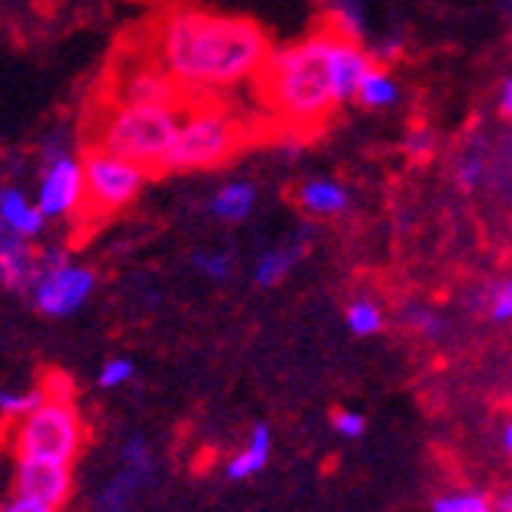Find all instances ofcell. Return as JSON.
Instances as JSON below:
<instances>
[{
    "mask_svg": "<svg viewBox=\"0 0 512 512\" xmlns=\"http://www.w3.org/2000/svg\"><path fill=\"white\" fill-rule=\"evenodd\" d=\"M144 54L188 97H219L260 75L272 41L247 16L172 7L147 32Z\"/></svg>",
    "mask_w": 512,
    "mask_h": 512,
    "instance_id": "cell-1",
    "label": "cell"
},
{
    "mask_svg": "<svg viewBox=\"0 0 512 512\" xmlns=\"http://www.w3.org/2000/svg\"><path fill=\"white\" fill-rule=\"evenodd\" d=\"M335 38L338 25H331L269 54L256 75V85H260L263 104H269L278 119L294 128H313L341 107L335 82Z\"/></svg>",
    "mask_w": 512,
    "mask_h": 512,
    "instance_id": "cell-2",
    "label": "cell"
},
{
    "mask_svg": "<svg viewBox=\"0 0 512 512\" xmlns=\"http://www.w3.org/2000/svg\"><path fill=\"white\" fill-rule=\"evenodd\" d=\"M188 100L185 104H135V100L104 94V104H97L88 122L85 144L135 163L147 175H163L166 153L175 141Z\"/></svg>",
    "mask_w": 512,
    "mask_h": 512,
    "instance_id": "cell-3",
    "label": "cell"
},
{
    "mask_svg": "<svg viewBox=\"0 0 512 512\" xmlns=\"http://www.w3.org/2000/svg\"><path fill=\"white\" fill-rule=\"evenodd\" d=\"M60 375L44 381V400L16 422L4 425V441L13 459H41V463L72 466L85 447V416L72 391L57 388Z\"/></svg>",
    "mask_w": 512,
    "mask_h": 512,
    "instance_id": "cell-4",
    "label": "cell"
},
{
    "mask_svg": "<svg viewBox=\"0 0 512 512\" xmlns=\"http://www.w3.org/2000/svg\"><path fill=\"white\" fill-rule=\"evenodd\" d=\"M244 144V122L216 97H191L166 153L163 175L219 169Z\"/></svg>",
    "mask_w": 512,
    "mask_h": 512,
    "instance_id": "cell-5",
    "label": "cell"
},
{
    "mask_svg": "<svg viewBox=\"0 0 512 512\" xmlns=\"http://www.w3.org/2000/svg\"><path fill=\"white\" fill-rule=\"evenodd\" d=\"M147 172L113 153L85 144L82 147V210L79 216L107 219L141 194Z\"/></svg>",
    "mask_w": 512,
    "mask_h": 512,
    "instance_id": "cell-6",
    "label": "cell"
},
{
    "mask_svg": "<svg viewBox=\"0 0 512 512\" xmlns=\"http://www.w3.org/2000/svg\"><path fill=\"white\" fill-rule=\"evenodd\" d=\"M97 288V275L88 266L69 263L57 250H41V269L32 281V303L41 316L66 319L79 313Z\"/></svg>",
    "mask_w": 512,
    "mask_h": 512,
    "instance_id": "cell-7",
    "label": "cell"
},
{
    "mask_svg": "<svg viewBox=\"0 0 512 512\" xmlns=\"http://www.w3.org/2000/svg\"><path fill=\"white\" fill-rule=\"evenodd\" d=\"M35 203L44 219H72L82 210V157H75L63 138H54L44 150Z\"/></svg>",
    "mask_w": 512,
    "mask_h": 512,
    "instance_id": "cell-8",
    "label": "cell"
},
{
    "mask_svg": "<svg viewBox=\"0 0 512 512\" xmlns=\"http://www.w3.org/2000/svg\"><path fill=\"white\" fill-rule=\"evenodd\" d=\"M153 469H157V459H153L150 444L141 434L128 438L122 444V459H119L116 475L107 481V488L94 500V512H138V497L153 481Z\"/></svg>",
    "mask_w": 512,
    "mask_h": 512,
    "instance_id": "cell-9",
    "label": "cell"
},
{
    "mask_svg": "<svg viewBox=\"0 0 512 512\" xmlns=\"http://www.w3.org/2000/svg\"><path fill=\"white\" fill-rule=\"evenodd\" d=\"M13 494L41 500L54 509H63L72 497V466L41 463V459H16Z\"/></svg>",
    "mask_w": 512,
    "mask_h": 512,
    "instance_id": "cell-10",
    "label": "cell"
},
{
    "mask_svg": "<svg viewBox=\"0 0 512 512\" xmlns=\"http://www.w3.org/2000/svg\"><path fill=\"white\" fill-rule=\"evenodd\" d=\"M41 269V250H35L25 238H16L0 225V288L22 294L32 288Z\"/></svg>",
    "mask_w": 512,
    "mask_h": 512,
    "instance_id": "cell-11",
    "label": "cell"
},
{
    "mask_svg": "<svg viewBox=\"0 0 512 512\" xmlns=\"http://www.w3.org/2000/svg\"><path fill=\"white\" fill-rule=\"evenodd\" d=\"M294 200L306 216L331 219V216H341L350 207V191L341 182H335V178L316 175L297 185Z\"/></svg>",
    "mask_w": 512,
    "mask_h": 512,
    "instance_id": "cell-12",
    "label": "cell"
},
{
    "mask_svg": "<svg viewBox=\"0 0 512 512\" xmlns=\"http://www.w3.org/2000/svg\"><path fill=\"white\" fill-rule=\"evenodd\" d=\"M44 213L38 203L16 185H0V225L13 232L16 238L32 241L44 232Z\"/></svg>",
    "mask_w": 512,
    "mask_h": 512,
    "instance_id": "cell-13",
    "label": "cell"
},
{
    "mask_svg": "<svg viewBox=\"0 0 512 512\" xmlns=\"http://www.w3.org/2000/svg\"><path fill=\"white\" fill-rule=\"evenodd\" d=\"M303 253H306V238H291L285 244H275V247L263 250L253 263V281L260 288L281 285V281L294 272V266L303 260Z\"/></svg>",
    "mask_w": 512,
    "mask_h": 512,
    "instance_id": "cell-14",
    "label": "cell"
},
{
    "mask_svg": "<svg viewBox=\"0 0 512 512\" xmlns=\"http://www.w3.org/2000/svg\"><path fill=\"white\" fill-rule=\"evenodd\" d=\"M269 456H272V428L266 422H260V425H253L244 450L238 456H232V463L225 466V475L232 481H247L266 469Z\"/></svg>",
    "mask_w": 512,
    "mask_h": 512,
    "instance_id": "cell-15",
    "label": "cell"
},
{
    "mask_svg": "<svg viewBox=\"0 0 512 512\" xmlns=\"http://www.w3.org/2000/svg\"><path fill=\"white\" fill-rule=\"evenodd\" d=\"M256 207V188L250 182H225L213 197H210V213L219 222H244Z\"/></svg>",
    "mask_w": 512,
    "mask_h": 512,
    "instance_id": "cell-16",
    "label": "cell"
},
{
    "mask_svg": "<svg viewBox=\"0 0 512 512\" xmlns=\"http://www.w3.org/2000/svg\"><path fill=\"white\" fill-rule=\"evenodd\" d=\"M353 100H360L366 110H388V107H394L397 100H400L397 79L384 66L372 63L369 72L360 79V85H356V97Z\"/></svg>",
    "mask_w": 512,
    "mask_h": 512,
    "instance_id": "cell-17",
    "label": "cell"
},
{
    "mask_svg": "<svg viewBox=\"0 0 512 512\" xmlns=\"http://www.w3.org/2000/svg\"><path fill=\"white\" fill-rule=\"evenodd\" d=\"M344 322H347V328L353 331L356 338H372L384 328V310L372 297H356V300L347 303Z\"/></svg>",
    "mask_w": 512,
    "mask_h": 512,
    "instance_id": "cell-18",
    "label": "cell"
},
{
    "mask_svg": "<svg viewBox=\"0 0 512 512\" xmlns=\"http://www.w3.org/2000/svg\"><path fill=\"white\" fill-rule=\"evenodd\" d=\"M44 400V384L38 388H4L0 391V422H16L22 419L25 413H32V409Z\"/></svg>",
    "mask_w": 512,
    "mask_h": 512,
    "instance_id": "cell-19",
    "label": "cell"
},
{
    "mask_svg": "<svg viewBox=\"0 0 512 512\" xmlns=\"http://www.w3.org/2000/svg\"><path fill=\"white\" fill-rule=\"evenodd\" d=\"M191 263L203 278H210V281H225L235 272V260L228 250H197Z\"/></svg>",
    "mask_w": 512,
    "mask_h": 512,
    "instance_id": "cell-20",
    "label": "cell"
},
{
    "mask_svg": "<svg viewBox=\"0 0 512 512\" xmlns=\"http://www.w3.org/2000/svg\"><path fill=\"white\" fill-rule=\"evenodd\" d=\"M338 16V29L350 38L360 41L363 38V25H366V0H331Z\"/></svg>",
    "mask_w": 512,
    "mask_h": 512,
    "instance_id": "cell-21",
    "label": "cell"
},
{
    "mask_svg": "<svg viewBox=\"0 0 512 512\" xmlns=\"http://www.w3.org/2000/svg\"><path fill=\"white\" fill-rule=\"evenodd\" d=\"M484 310L494 322H512V278H503L484 291Z\"/></svg>",
    "mask_w": 512,
    "mask_h": 512,
    "instance_id": "cell-22",
    "label": "cell"
},
{
    "mask_svg": "<svg viewBox=\"0 0 512 512\" xmlns=\"http://www.w3.org/2000/svg\"><path fill=\"white\" fill-rule=\"evenodd\" d=\"M431 512H494V503L481 494H447L431 503Z\"/></svg>",
    "mask_w": 512,
    "mask_h": 512,
    "instance_id": "cell-23",
    "label": "cell"
},
{
    "mask_svg": "<svg viewBox=\"0 0 512 512\" xmlns=\"http://www.w3.org/2000/svg\"><path fill=\"white\" fill-rule=\"evenodd\" d=\"M484 175H488V163H484L478 150H469L466 157L456 163V185L463 191H475L484 182Z\"/></svg>",
    "mask_w": 512,
    "mask_h": 512,
    "instance_id": "cell-24",
    "label": "cell"
},
{
    "mask_svg": "<svg viewBox=\"0 0 512 512\" xmlns=\"http://www.w3.org/2000/svg\"><path fill=\"white\" fill-rule=\"evenodd\" d=\"M132 378H135V363L128 360V356H113V360H107L104 369H100L97 384H100V388H107V391H116Z\"/></svg>",
    "mask_w": 512,
    "mask_h": 512,
    "instance_id": "cell-25",
    "label": "cell"
},
{
    "mask_svg": "<svg viewBox=\"0 0 512 512\" xmlns=\"http://www.w3.org/2000/svg\"><path fill=\"white\" fill-rule=\"evenodd\" d=\"M406 322L413 325L422 338H441L444 335V319L438 313L425 310V306H413V310H406Z\"/></svg>",
    "mask_w": 512,
    "mask_h": 512,
    "instance_id": "cell-26",
    "label": "cell"
},
{
    "mask_svg": "<svg viewBox=\"0 0 512 512\" xmlns=\"http://www.w3.org/2000/svg\"><path fill=\"white\" fill-rule=\"evenodd\" d=\"M331 425H335V431L347 441H356L366 434V416L356 413V409H338V413L331 416Z\"/></svg>",
    "mask_w": 512,
    "mask_h": 512,
    "instance_id": "cell-27",
    "label": "cell"
},
{
    "mask_svg": "<svg viewBox=\"0 0 512 512\" xmlns=\"http://www.w3.org/2000/svg\"><path fill=\"white\" fill-rule=\"evenodd\" d=\"M0 512H60V509L47 506V503H41V500H32V497L13 494L10 500L0 503Z\"/></svg>",
    "mask_w": 512,
    "mask_h": 512,
    "instance_id": "cell-28",
    "label": "cell"
},
{
    "mask_svg": "<svg viewBox=\"0 0 512 512\" xmlns=\"http://www.w3.org/2000/svg\"><path fill=\"white\" fill-rule=\"evenodd\" d=\"M406 150L413 153V157H428L434 150V135L428 128H413V132L406 135Z\"/></svg>",
    "mask_w": 512,
    "mask_h": 512,
    "instance_id": "cell-29",
    "label": "cell"
},
{
    "mask_svg": "<svg viewBox=\"0 0 512 512\" xmlns=\"http://www.w3.org/2000/svg\"><path fill=\"white\" fill-rule=\"evenodd\" d=\"M500 113L512 119V75L500 85Z\"/></svg>",
    "mask_w": 512,
    "mask_h": 512,
    "instance_id": "cell-30",
    "label": "cell"
},
{
    "mask_svg": "<svg viewBox=\"0 0 512 512\" xmlns=\"http://www.w3.org/2000/svg\"><path fill=\"white\" fill-rule=\"evenodd\" d=\"M494 512H512V491H509V494H503V497L494 503Z\"/></svg>",
    "mask_w": 512,
    "mask_h": 512,
    "instance_id": "cell-31",
    "label": "cell"
},
{
    "mask_svg": "<svg viewBox=\"0 0 512 512\" xmlns=\"http://www.w3.org/2000/svg\"><path fill=\"white\" fill-rule=\"evenodd\" d=\"M503 447H506V453L512 456V419H509L506 428H503Z\"/></svg>",
    "mask_w": 512,
    "mask_h": 512,
    "instance_id": "cell-32",
    "label": "cell"
},
{
    "mask_svg": "<svg viewBox=\"0 0 512 512\" xmlns=\"http://www.w3.org/2000/svg\"><path fill=\"white\" fill-rule=\"evenodd\" d=\"M506 10H509V13H512V0H506Z\"/></svg>",
    "mask_w": 512,
    "mask_h": 512,
    "instance_id": "cell-33",
    "label": "cell"
}]
</instances>
